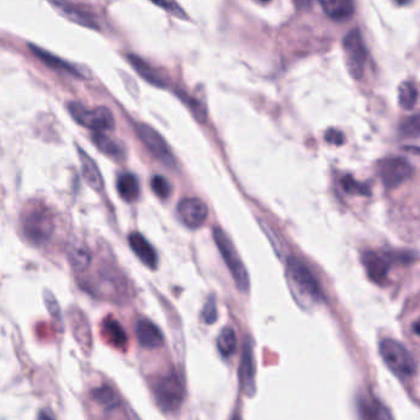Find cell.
<instances>
[{"instance_id":"4316f807","label":"cell","mask_w":420,"mask_h":420,"mask_svg":"<svg viewBox=\"0 0 420 420\" xmlns=\"http://www.w3.org/2000/svg\"><path fill=\"white\" fill-rule=\"evenodd\" d=\"M360 415L366 419H384L391 417L379 403L371 399L360 402Z\"/></svg>"},{"instance_id":"1f68e13d","label":"cell","mask_w":420,"mask_h":420,"mask_svg":"<svg viewBox=\"0 0 420 420\" xmlns=\"http://www.w3.org/2000/svg\"><path fill=\"white\" fill-rule=\"evenodd\" d=\"M45 302H46L47 310L50 312V315L54 317V318H59V315H61L59 304L56 297L53 296L52 292H45Z\"/></svg>"},{"instance_id":"f1b7e54d","label":"cell","mask_w":420,"mask_h":420,"mask_svg":"<svg viewBox=\"0 0 420 420\" xmlns=\"http://www.w3.org/2000/svg\"><path fill=\"white\" fill-rule=\"evenodd\" d=\"M151 187H152L153 193H156L159 199H168L171 193V185L164 176H153Z\"/></svg>"},{"instance_id":"ffe728a7","label":"cell","mask_w":420,"mask_h":420,"mask_svg":"<svg viewBox=\"0 0 420 420\" xmlns=\"http://www.w3.org/2000/svg\"><path fill=\"white\" fill-rule=\"evenodd\" d=\"M129 63L136 70V72L143 79H146L147 82L151 83L153 85H157V87H164L165 85V82H164V78L162 76V74L157 70H154L152 65L146 63L143 59L131 54V56H129Z\"/></svg>"},{"instance_id":"ba28073f","label":"cell","mask_w":420,"mask_h":420,"mask_svg":"<svg viewBox=\"0 0 420 420\" xmlns=\"http://www.w3.org/2000/svg\"><path fill=\"white\" fill-rule=\"evenodd\" d=\"M136 131H137V134L142 140V143L146 146L147 149L151 152L153 157L158 159L160 163L164 164L165 167L173 168L176 165V159L170 151L168 143L156 129H152L146 123H138Z\"/></svg>"},{"instance_id":"8d00e7d4","label":"cell","mask_w":420,"mask_h":420,"mask_svg":"<svg viewBox=\"0 0 420 420\" xmlns=\"http://www.w3.org/2000/svg\"><path fill=\"white\" fill-rule=\"evenodd\" d=\"M260 1H264V3H268L270 0H260Z\"/></svg>"},{"instance_id":"484cf974","label":"cell","mask_w":420,"mask_h":420,"mask_svg":"<svg viewBox=\"0 0 420 420\" xmlns=\"http://www.w3.org/2000/svg\"><path fill=\"white\" fill-rule=\"evenodd\" d=\"M92 396L95 402L99 403L100 406L105 407L106 409L117 408L120 404L116 393L109 386H101L99 388H95Z\"/></svg>"},{"instance_id":"e575fe53","label":"cell","mask_w":420,"mask_h":420,"mask_svg":"<svg viewBox=\"0 0 420 420\" xmlns=\"http://www.w3.org/2000/svg\"><path fill=\"white\" fill-rule=\"evenodd\" d=\"M39 418H54V415L47 414V413H43V412H42V413H40V415H39Z\"/></svg>"},{"instance_id":"d4e9b609","label":"cell","mask_w":420,"mask_h":420,"mask_svg":"<svg viewBox=\"0 0 420 420\" xmlns=\"http://www.w3.org/2000/svg\"><path fill=\"white\" fill-rule=\"evenodd\" d=\"M399 105L406 110H413L418 103V89L414 83L404 82L398 90Z\"/></svg>"},{"instance_id":"9a60e30c","label":"cell","mask_w":420,"mask_h":420,"mask_svg":"<svg viewBox=\"0 0 420 420\" xmlns=\"http://www.w3.org/2000/svg\"><path fill=\"white\" fill-rule=\"evenodd\" d=\"M50 1H52L53 6L59 10V14H62L65 19H68L72 23L87 26V28H92V29L99 28L96 25V21L93 18V15L89 14L88 12H85V10H83L81 6L68 4V3L61 1V0H50Z\"/></svg>"},{"instance_id":"d6986e66","label":"cell","mask_w":420,"mask_h":420,"mask_svg":"<svg viewBox=\"0 0 420 420\" xmlns=\"http://www.w3.org/2000/svg\"><path fill=\"white\" fill-rule=\"evenodd\" d=\"M103 334L107 340V343L114 345L115 348H123L125 345L127 344V335L125 333V329L112 317H109L103 322Z\"/></svg>"},{"instance_id":"44dd1931","label":"cell","mask_w":420,"mask_h":420,"mask_svg":"<svg viewBox=\"0 0 420 420\" xmlns=\"http://www.w3.org/2000/svg\"><path fill=\"white\" fill-rule=\"evenodd\" d=\"M68 260L78 273H83L89 268L92 263V254L90 251L83 243H76L72 245L68 251Z\"/></svg>"},{"instance_id":"7c38bea8","label":"cell","mask_w":420,"mask_h":420,"mask_svg":"<svg viewBox=\"0 0 420 420\" xmlns=\"http://www.w3.org/2000/svg\"><path fill=\"white\" fill-rule=\"evenodd\" d=\"M129 243L134 255L138 258L140 262L146 265L147 268L153 269V270L157 269V251L142 234L138 233V232L129 234Z\"/></svg>"},{"instance_id":"52a82bcc","label":"cell","mask_w":420,"mask_h":420,"mask_svg":"<svg viewBox=\"0 0 420 420\" xmlns=\"http://www.w3.org/2000/svg\"><path fill=\"white\" fill-rule=\"evenodd\" d=\"M343 47H344L345 62L350 76L354 79H361L368 52L360 32L357 30L350 31L345 36Z\"/></svg>"},{"instance_id":"2e32d148","label":"cell","mask_w":420,"mask_h":420,"mask_svg":"<svg viewBox=\"0 0 420 420\" xmlns=\"http://www.w3.org/2000/svg\"><path fill=\"white\" fill-rule=\"evenodd\" d=\"M78 154H79V160L82 165L84 180L87 181V184L93 189L94 191L101 193L104 190V180H103L99 167L96 165L93 158L89 157L87 152L82 148H78Z\"/></svg>"},{"instance_id":"7a4b0ae2","label":"cell","mask_w":420,"mask_h":420,"mask_svg":"<svg viewBox=\"0 0 420 420\" xmlns=\"http://www.w3.org/2000/svg\"><path fill=\"white\" fill-rule=\"evenodd\" d=\"M212 234H213V240L216 242L217 248L221 253L223 260L227 264L228 269L233 276L237 287L240 288V291H248L249 275H248L244 264L242 262L240 254L232 243V240L221 228H215Z\"/></svg>"},{"instance_id":"8992f818","label":"cell","mask_w":420,"mask_h":420,"mask_svg":"<svg viewBox=\"0 0 420 420\" xmlns=\"http://www.w3.org/2000/svg\"><path fill=\"white\" fill-rule=\"evenodd\" d=\"M153 392L159 408L164 412H174L184 401V387L176 372L158 379Z\"/></svg>"},{"instance_id":"4fadbf2b","label":"cell","mask_w":420,"mask_h":420,"mask_svg":"<svg viewBox=\"0 0 420 420\" xmlns=\"http://www.w3.org/2000/svg\"><path fill=\"white\" fill-rule=\"evenodd\" d=\"M254 356L249 340H246L243 349L242 361H240V377L242 390L246 396L251 397L255 391V381H254Z\"/></svg>"},{"instance_id":"cb8c5ba5","label":"cell","mask_w":420,"mask_h":420,"mask_svg":"<svg viewBox=\"0 0 420 420\" xmlns=\"http://www.w3.org/2000/svg\"><path fill=\"white\" fill-rule=\"evenodd\" d=\"M217 348L223 357L233 355L237 350V337L232 328H224L217 338Z\"/></svg>"},{"instance_id":"f546056e","label":"cell","mask_w":420,"mask_h":420,"mask_svg":"<svg viewBox=\"0 0 420 420\" xmlns=\"http://www.w3.org/2000/svg\"><path fill=\"white\" fill-rule=\"evenodd\" d=\"M419 116L409 117L401 126V134L404 137H418L419 136Z\"/></svg>"},{"instance_id":"ac0fdd59","label":"cell","mask_w":420,"mask_h":420,"mask_svg":"<svg viewBox=\"0 0 420 420\" xmlns=\"http://www.w3.org/2000/svg\"><path fill=\"white\" fill-rule=\"evenodd\" d=\"M117 193L126 202H134L140 196V182L137 176L125 173L117 179Z\"/></svg>"},{"instance_id":"7402d4cb","label":"cell","mask_w":420,"mask_h":420,"mask_svg":"<svg viewBox=\"0 0 420 420\" xmlns=\"http://www.w3.org/2000/svg\"><path fill=\"white\" fill-rule=\"evenodd\" d=\"M29 47L30 50L32 51V53L35 54L36 57L41 59L42 62L46 63L48 67H51L53 70L67 72V73L74 74V76H79V74L76 73V70L72 68V65H68L63 59H59V57L53 56L51 53L46 52L45 50H42V48L35 46V45H29Z\"/></svg>"},{"instance_id":"277c9868","label":"cell","mask_w":420,"mask_h":420,"mask_svg":"<svg viewBox=\"0 0 420 420\" xmlns=\"http://www.w3.org/2000/svg\"><path fill=\"white\" fill-rule=\"evenodd\" d=\"M70 114L76 123L87 129H93V132H106L114 129L115 118L107 107H96L90 110L82 103L73 101L70 103Z\"/></svg>"},{"instance_id":"4dcf8cb0","label":"cell","mask_w":420,"mask_h":420,"mask_svg":"<svg viewBox=\"0 0 420 420\" xmlns=\"http://www.w3.org/2000/svg\"><path fill=\"white\" fill-rule=\"evenodd\" d=\"M217 318L218 313H217L216 302L215 298L210 297L202 308V319L206 324H213L217 321Z\"/></svg>"},{"instance_id":"d6a6232c","label":"cell","mask_w":420,"mask_h":420,"mask_svg":"<svg viewBox=\"0 0 420 420\" xmlns=\"http://www.w3.org/2000/svg\"><path fill=\"white\" fill-rule=\"evenodd\" d=\"M344 134H342L338 129H329L326 134V140L334 146H342L344 143Z\"/></svg>"},{"instance_id":"3957f363","label":"cell","mask_w":420,"mask_h":420,"mask_svg":"<svg viewBox=\"0 0 420 420\" xmlns=\"http://www.w3.org/2000/svg\"><path fill=\"white\" fill-rule=\"evenodd\" d=\"M379 354L392 372L398 377L407 379L415 374L414 357L408 349L397 340L385 339L379 345Z\"/></svg>"},{"instance_id":"8fae6325","label":"cell","mask_w":420,"mask_h":420,"mask_svg":"<svg viewBox=\"0 0 420 420\" xmlns=\"http://www.w3.org/2000/svg\"><path fill=\"white\" fill-rule=\"evenodd\" d=\"M390 259L374 251H368L362 255V264L366 269L368 277L377 285H384L388 280V273L391 268Z\"/></svg>"},{"instance_id":"836d02e7","label":"cell","mask_w":420,"mask_h":420,"mask_svg":"<svg viewBox=\"0 0 420 420\" xmlns=\"http://www.w3.org/2000/svg\"><path fill=\"white\" fill-rule=\"evenodd\" d=\"M152 1L154 4L162 6V8H165V9H168L171 12H181L180 9L176 8V4L171 0H152Z\"/></svg>"},{"instance_id":"83f0119b","label":"cell","mask_w":420,"mask_h":420,"mask_svg":"<svg viewBox=\"0 0 420 420\" xmlns=\"http://www.w3.org/2000/svg\"><path fill=\"white\" fill-rule=\"evenodd\" d=\"M342 187L350 195H364V196L370 195V189L368 185L356 181L351 176H345L342 179Z\"/></svg>"},{"instance_id":"9c48e42d","label":"cell","mask_w":420,"mask_h":420,"mask_svg":"<svg viewBox=\"0 0 420 420\" xmlns=\"http://www.w3.org/2000/svg\"><path fill=\"white\" fill-rule=\"evenodd\" d=\"M414 173L413 165L404 158H386L379 164V176L386 187L395 189L409 180Z\"/></svg>"},{"instance_id":"5bb4252c","label":"cell","mask_w":420,"mask_h":420,"mask_svg":"<svg viewBox=\"0 0 420 420\" xmlns=\"http://www.w3.org/2000/svg\"><path fill=\"white\" fill-rule=\"evenodd\" d=\"M136 335L143 348L156 349L163 345V334L153 322L140 319L136 324Z\"/></svg>"},{"instance_id":"6da1fadb","label":"cell","mask_w":420,"mask_h":420,"mask_svg":"<svg viewBox=\"0 0 420 420\" xmlns=\"http://www.w3.org/2000/svg\"><path fill=\"white\" fill-rule=\"evenodd\" d=\"M21 229L26 240L32 244L47 243L54 232V222L51 212L43 206H35L23 213Z\"/></svg>"},{"instance_id":"30bf717a","label":"cell","mask_w":420,"mask_h":420,"mask_svg":"<svg viewBox=\"0 0 420 420\" xmlns=\"http://www.w3.org/2000/svg\"><path fill=\"white\" fill-rule=\"evenodd\" d=\"M178 216L187 227L196 229L201 227L207 220L209 209L202 200L187 198L181 200L178 204Z\"/></svg>"},{"instance_id":"603a6c76","label":"cell","mask_w":420,"mask_h":420,"mask_svg":"<svg viewBox=\"0 0 420 420\" xmlns=\"http://www.w3.org/2000/svg\"><path fill=\"white\" fill-rule=\"evenodd\" d=\"M92 140L100 152L104 153L107 157H121V154H123L121 147L118 146L112 138L107 137L104 132H94Z\"/></svg>"},{"instance_id":"d590c367","label":"cell","mask_w":420,"mask_h":420,"mask_svg":"<svg viewBox=\"0 0 420 420\" xmlns=\"http://www.w3.org/2000/svg\"><path fill=\"white\" fill-rule=\"evenodd\" d=\"M414 333L418 335L419 334V322H415L414 324Z\"/></svg>"},{"instance_id":"e0dca14e","label":"cell","mask_w":420,"mask_h":420,"mask_svg":"<svg viewBox=\"0 0 420 420\" xmlns=\"http://www.w3.org/2000/svg\"><path fill=\"white\" fill-rule=\"evenodd\" d=\"M322 9L334 20L350 18L354 12V0H318Z\"/></svg>"},{"instance_id":"5b68a950","label":"cell","mask_w":420,"mask_h":420,"mask_svg":"<svg viewBox=\"0 0 420 420\" xmlns=\"http://www.w3.org/2000/svg\"><path fill=\"white\" fill-rule=\"evenodd\" d=\"M287 276L293 290L304 298L311 301H318L321 298V288L315 276L306 264L297 258H288L287 260Z\"/></svg>"}]
</instances>
